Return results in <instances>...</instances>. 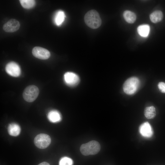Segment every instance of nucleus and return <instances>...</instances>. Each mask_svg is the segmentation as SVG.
Masks as SVG:
<instances>
[{
  "label": "nucleus",
  "instance_id": "1",
  "mask_svg": "<svg viewBox=\"0 0 165 165\" xmlns=\"http://www.w3.org/2000/svg\"><path fill=\"white\" fill-rule=\"evenodd\" d=\"M84 20L88 26L94 29L97 28L101 24V20L99 14L95 10L88 11L84 16Z\"/></svg>",
  "mask_w": 165,
  "mask_h": 165
},
{
  "label": "nucleus",
  "instance_id": "2",
  "mask_svg": "<svg viewBox=\"0 0 165 165\" xmlns=\"http://www.w3.org/2000/svg\"><path fill=\"white\" fill-rule=\"evenodd\" d=\"M101 146L97 141L93 140L82 144L80 147L81 153L85 156L94 155L100 151Z\"/></svg>",
  "mask_w": 165,
  "mask_h": 165
},
{
  "label": "nucleus",
  "instance_id": "3",
  "mask_svg": "<svg viewBox=\"0 0 165 165\" xmlns=\"http://www.w3.org/2000/svg\"><path fill=\"white\" fill-rule=\"evenodd\" d=\"M139 85L138 79L135 77H130L124 82L123 86L124 92L129 95L134 94L137 90Z\"/></svg>",
  "mask_w": 165,
  "mask_h": 165
},
{
  "label": "nucleus",
  "instance_id": "4",
  "mask_svg": "<svg viewBox=\"0 0 165 165\" xmlns=\"http://www.w3.org/2000/svg\"><path fill=\"white\" fill-rule=\"evenodd\" d=\"M39 94V90L37 86L34 85H30L24 90L23 97L26 101L32 102L36 99Z\"/></svg>",
  "mask_w": 165,
  "mask_h": 165
},
{
  "label": "nucleus",
  "instance_id": "5",
  "mask_svg": "<svg viewBox=\"0 0 165 165\" xmlns=\"http://www.w3.org/2000/svg\"><path fill=\"white\" fill-rule=\"evenodd\" d=\"M51 139L48 135L41 134L37 135L35 138L34 143L37 147L40 149H44L50 144Z\"/></svg>",
  "mask_w": 165,
  "mask_h": 165
},
{
  "label": "nucleus",
  "instance_id": "6",
  "mask_svg": "<svg viewBox=\"0 0 165 165\" xmlns=\"http://www.w3.org/2000/svg\"><path fill=\"white\" fill-rule=\"evenodd\" d=\"M64 79L65 83L70 86H74L79 83L80 79L79 76L75 73L67 72L64 75Z\"/></svg>",
  "mask_w": 165,
  "mask_h": 165
},
{
  "label": "nucleus",
  "instance_id": "7",
  "mask_svg": "<svg viewBox=\"0 0 165 165\" xmlns=\"http://www.w3.org/2000/svg\"><path fill=\"white\" fill-rule=\"evenodd\" d=\"M32 53L35 57L42 60L47 59L50 55L47 50L38 46L35 47L33 49Z\"/></svg>",
  "mask_w": 165,
  "mask_h": 165
},
{
  "label": "nucleus",
  "instance_id": "8",
  "mask_svg": "<svg viewBox=\"0 0 165 165\" xmlns=\"http://www.w3.org/2000/svg\"><path fill=\"white\" fill-rule=\"evenodd\" d=\"M6 71L8 74L14 77L19 76L21 73L19 66L14 62H10L6 64Z\"/></svg>",
  "mask_w": 165,
  "mask_h": 165
},
{
  "label": "nucleus",
  "instance_id": "9",
  "mask_svg": "<svg viewBox=\"0 0 165 165\" xmlns=\"http://www.w3.org/2000/svg\"><path fill=\"white\" fill-rule=\"evenodd\" d=\"M20 25L19 22L15 19H11L3 26L4 30L7 32H13L18 30Z\"/></svg>",
  "mask_w": 165,
  "mask_h": 165
},
{
  "label": "nucleus",
  "instance_id": "10",
  "mask_svg": "<svg viewBox=\"0 0 165 165\" xmlns=\"http://www.w3.org/2000/svg\"><path fill=\"white\" fill-rule=\"evenodd\" d=\"M139 132L143 136L146 138L151 137L153 134V130L148 122H145L139 127Z\"/></svg>",
  "mask_w": 165,
  "mask_h": 165
},
{
  "label": "nucleus",
  "instance_id": "11",
  "mask_svg": "<svg viewBox=\"0 0 165 165\" xmlns=\"http://www.w3.org/2000/svg\"><path fill=\"white\" fill-rule=\"evenodd\" d=\"M47 116L50 121L53 123L59 122L61 119L60 113L56 110H52L50 111Z\"/></svg>",
  "mask_w": 165,
  "mask_h": 165
},
{
  "label": "nucleus",
  "instance_id": "12",
  "mask_svg": "<svg viewBox=\"0 0 165 165\" xmlns=\"http://www.w3.org/2000/svg\"><path fill=\"white\" fill-rule=\"evenodd\" d=\"M20 126L15 123L10 124L8 127V132L9 135L12 136H16L18 135L20 132Z\"/></svg>",
  "mask_w": 165,
  "mask_h": 165
},
{
  "label": "nucleus",
  "instance_id": "13",
  "mask_svg": "<svg viewBox=\"0 0 165 165\" xmlns=\"http://www.w3.org/2000/svg\"><path fill=\"white\" fill-rule=\"evenodd\" d=\"M151 21L154 23L161 21L163 18V14L161 11L156 10L153 12L150 15Z\"/></svg>",
  "mask_w": 165,
  "mask_h": 165
},
{
  "label": "nucleus",
  "instance_id": "14",
  "mask_svg": "<svg viewBox=\"0 0 165 165\" xmlns=\"http://www.w3.org/2000/svg\"><path fill=\"white\" fill-rule=\"evenodd\" d=\"M65 15L64 11L60 10L55 14L54 21L55 24L58 26H60L64 21Z\"/></svg>",
  "mask_w": 165,
  "mask_h": 165
},
{
  "label": "nucleus",
  "instance_id": "15",
  "mask_svg": "<svg viewBox=\"0 0 165 165\" xmlns=\"http://www.w3.org/2000/svg\"><path fill=\"white\" fill-rule=\"evenodd\" d=\"M137 31L138 34L143 37H147L149 33L150 28L147 24H143L139 25L137 28Z\"/></svg>",
  "mask_w": 165,
  "mask_h": 165
},
{
  "label": "nucleus",
  "instance_id": "16",
  "mask_svg": "<svg viewBox=\"0 0 165 165\" xmlns=\"http://www.w3.org/2000/svg\"><path fill=\"white\" fill-rule=\"evenodd\" d=\"M123 16L125 20L129 23H133L136 19L135 13L129 10L125 11L123 13Z\"/></svg>",
  "mask_w": 165,
  "mask_h": 165
},
{
  "label": "nucleus",
  "instance_id": "17",
  "mask_svg": "<svg viewBox=\"0 0 165 165\" xmlns=\"http://www.w3.org/2000/svg\"><path fill=\"white\" fill-rule=\"evenodd\" d=\"M145 117L148 119L153 118L156 115V111L155 108L153 106L146 107L144 111Z\"/></svg>",
  "mask_w": 165,
  "mask_h": 165
},
{
  "label": "nucleus",
  "instance_id": "18",
  "mask_svg": "<svg viewBox=\"0 0 165 165\" xmlns=\"http://www.w3.org/2000/svg\"><path fill=\"white\" fill-rule=\"evenodd\" d=\"M20 2L22 6L26 9L33 8L35 4V1L33 0H20Z\"/></svg>",
  "mask_w": 165,
  "mask_h": 165
},
{
  "label": "nucleus",
  "instance_id": "19",
  "mask_svg": "<svg viewBox=\"0 0 165 165\" xmlns=\"http://www.w3.org/2000/svg\"><path fill=\"white\" fill-rule=\"evenodd\" d=\"M73 160L70 158L67 157H62L60 160L59 165H73Z\"/></svg>",
  "mask_w": 165,
  "mask_h": 165
},
{
  "label": "nucleus",
  "instance_id": "20",
  "mask_svg": "<svg viewBox=\"0 0 165 165\" xmlns=\"http://www.w3.org/2000/svg\"><path fill=\"white\" fill-rule=\"evenodd\" d=\"M158 86L161 92L165 93V83L160 82L158 83Z\"/></svg>",
  "mask_w": 165,
  "mask_h": 165
},
{
  "label": "nucleus",
  "instance_id": "21",
  "mask_svg": "<svg viewBox=\"0 0 165 165\" xmlns=\"http://www.w3.org/2000/svg\"><path fill=\"white\" fill-rule=\"evenodd\" d=\"M38 165H50L48 163L46 162H44L39 164Z\"/></svg>",
  "mask_w": 165,
  "mask_h": 165
}]
</instances>
